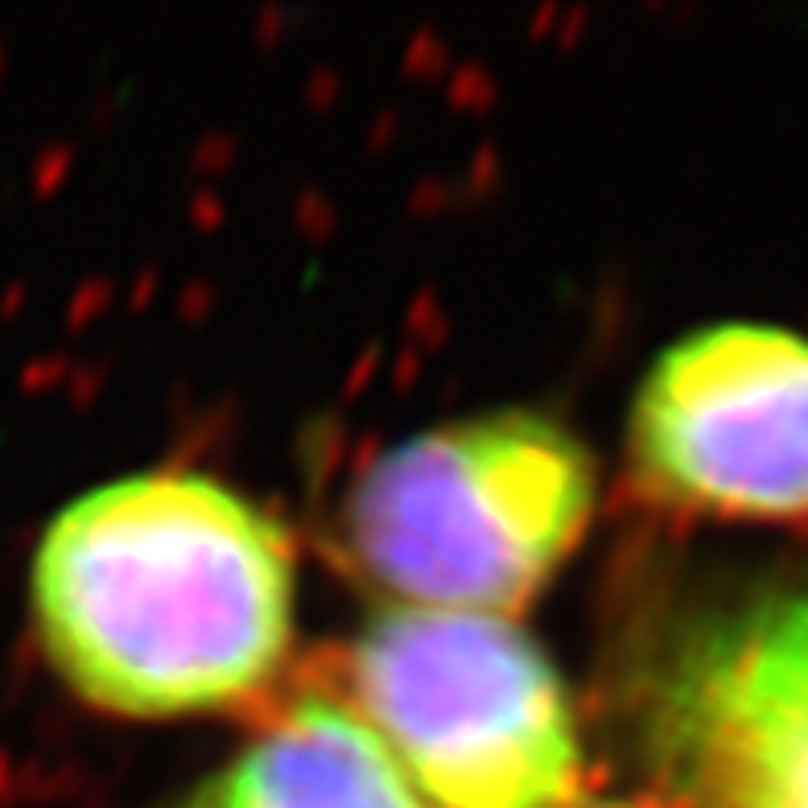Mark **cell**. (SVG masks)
<instances>
[{"label": "cell", "mask_w": 808, "mask_h": 808, "mask_svg": "<svg viewBox=\"0 0 808 808\" xmlns=\"http://www.w3.org/2000/svg\"><path fill=\"white\" fill-rule=\"evenodd\" d=\"M33 611L87 701L132 718L215 710L285 656L293 553L207 475H128L54 516L33 557Z\"/></svg>", "instance_id": "obj_1"}, {"label": "cell", "mask_w": 808, "mask_h": 808, "mask_svg": "<svg viewBox=\"0 0 808 808\" xmlns=\"http://www.w3.org/2000/svg\"><path fill=\"white\" fill-rule=\"evenodd\" d=\"M590 503L578 437L499 409L384 450L347 499V545L367 578L413 606L503 619L578 545Z\"/></svg>", "instance_id": "obj_2"}, {"label": "cell", "mask_w": 808, "mask_h": 808, "mask_svg": "<svg viewBox=\"0 0 808 808\" xmlns=\"http://www.w3.org/2000/svg\"><path fill=\"white\" fill-rule=\"evenodd\" d=\"M351 685L367 726L437 808H574V710L516 623L392 606L355 639Z\"/></svg>", "instance_id": "obj_3"}, {"label": "cell", "mask_w": 808, "mask_h": 808, "mask_svg": "<svg viewBox=\"0 0 808 808\" xmlns=\"http://www.w3.org/2000/svg\"><path fill=\"white\" fill-rule=\"evenodd\" d=\"M627 446L644 491L668 508L808 520V334L751 318L689 330L648 367Z\"/></svg>", "instance_id": "obj_4"}, {"label": "cell", "mask_w": 808, "mask_h": 808, "mask_svg": "<svg viewBox=\"0 0 808 808\" xmlns=\"http://www.w3.org/2000/svg\"><path fill=\"white\" fill-rule=\"evenodd\" d=\"M660 751L705 808H808V586L693 639L660 701Z\"/></svg>", "instance_id": "obj_5"}, {"label": "cell", "mask_w": 808, "mask_h": 808, "mask_svg": "<svg viewBox=\"0 0 808 808\" xmlns=\"http://www.w3.org/2000/svg\"><path fill=\"white\" fill-rule=\"evenodd\" d=\"M186 808H429L359 714L306 697Z\"/></svg>", "instance_id": "obj_6"}, {"label": "cell", "mask_w": 808, "mask_h": 808, "mask_svg": "<svg viewBox=\"0 0 808 808\" xmlns=\"http://www.w3.org/2000/svg\"><path fill=\"white\" fill-rule=\"evenodd\" d=\"M586 808H664L652 800H611V804H586Z\"/></svg>", "instance_id": "obj_7"}]
</instances>
